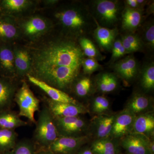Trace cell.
<instances>
[{
  "label": "cell",
  "instance_id": "1",
  "mask_svg": "<svg viewBox=\"0 0 154 154\" xmlns=\"http://www.w3.org/2000/svg\"><path fill=\"white\" fill-rule=\"evenodd\" d=\"M28 49V75L66 93L72 91L85 57L77 40L60 34Z\"/></svg>",
  "mask_w": 154,
  "mask_h": 154
},
{
  "label": "cell",
  "instance_id": "2",
  "mask_svg": "<svg viewBox=\"0 0 154 154\" xmlns=\"http://www.w3.org/2000/svg\"><path fill=\"white\" fill-rule=\"evenodd\" d=\"M54 17L60 28V34L78 39L92 36L96 27L87 3L76 2L62 6L55 11Z\"/></svg>",
  "mask_w": 154,
  "mask_h": 154
},
{
  "label": "cell",
  "instance_id": "3",
  "mask_svg": "<svg viewBox=\"0 0 154 154\" xmlns=\"http://www.w3.org/2000/svg\"><path fill=\"white\" fill-rule=\"evenodd\" d=\"M87 3L90 13L99 25L110 29L118 28L124 8L123 1L93 0Z\"/></svg>",
  "mask_w": 154,
  "mask_h": 154
},
{
  "label": "cell",
  "instance_id": "4",
  "mask_svg": "<svg viewBox=\"0 0 154 154\" xmlns=\"http://www.w3.org/2000/svg\"><path fill=\"white\" fill-rule=\"evenodd\" d=\"M33 141L37 148H48L60 136L54 119L46 105L38 111Z\"/></svg>",
  "mask_w": 154,
  "mask_h": 154
},
{
  "label": "cell",
  "instance_id": "5",
  "mask_svg": "<svg viewBox=\"0 0 154 154\" xmlns=\"http://www.w3.org/2000/svg\"><path fill=\"white\" fill-rule=\"evenodd\" d=\"M17 21L20 36L30 41H37L52 28L51 22L40 15H31Z\"/></svg>",
  "mask_w": 154,
  "mask_h": 154
},
{
  "label": "cell",
  "instance_id": "6",
  "mask_svg": "<svg viewBox=\"0 0 154 154\" xmlns=\"http://www.w3.org/2000/svg\"><path fill=\"white\" fill-rule=\"evenodd\" d=\"M14 101L19 107V116L25 117L35 124L36 120L34 115L36 112L40 110V101L35 96L25 80L17 90Z\"/></svg>",
  "mask_w": 154,
  "mask_h": 154
},
{
  "label": "cell",
  "instance_id": "7",
  "mask_svg": "<svg viewBox=\"0 0 154 154\" xmlns=\"http://www.w3.org/2000/svg\"><path fill=\"white\" fill-rule=\"evenodd\" d=\"M140 65L134 56L130 54L109 66L116 76L128 84L137 78Z\"/></svg>",
  "mask_w": 154,
  "mask_h": 154
},
{
  "label": "cell",
  "instance_id": "8",
  "mask_svg": "<svg viewBox=\"0 0 154 154\" xmlns=\"http://www.w3.org/2000/svg\"><path fill=\"white\" fill-rule=\"evenodd\" d=\"M54 119L60 137L81 136L87 127L86 122L79 116Z\"/></svg>",
  "mask_w": 154,
  "mask_h": 154
},
{
  "label": "cell",
  "instance_id": "9",
  "mask_svg": "<svg viewBox=\"0 0 154 154\" xmlns=\"http://www.w3.org/2000/svg\"><path fill=\"white\" fill-rule=\"evenodd\" d=\"M88 140L87 137L60 136L48 148L54 154H76Z\"/></svg>",
  "mask_w": 154,
  "mask_h": 154
},
{
  "label": "cell",
  "instance_id": "10",
  "mask_svg": "<svg viewBox=\"0 0 154 154\" xmlns=\"http://www.w3.org/2000/svg\"><path fill=\"white\" fill-rule=\"evenodd\" d=\"M46 106L54 118L79 116L87 112L85 107L79 103L56 102L49 98L45 99Z\"/></svg>",
  "mask_w": 154,
  "mask_h": 154
},
{
  "label": "cell",
  "instance_id": "11",
  "mask_svg": "<svg viewBox=\"0 0 154 154\" xmlns=\"http://www.w3.org/2000/svg\"><path fill=\"white\" fill-rule=\"evenodd\" d=\"M0 77L17 78L13 43L0 42Z\"/></svg>",
  "mask_w": 154,
  "mask_h": 154
},
{
  "label": "cell",
  "instance_id": "12",
  "mask_svg": "<svg viewBox=\"0 0 154 154\" xmlns=\"http://www.w3.org/2000/svg\"><path fill=\"white\" fill-rule=\"evenodd\" d=\"M146 19L144 11L124 7L120 22L122 32L136 33Z\"/></svg>",
  "mask_w": 154,
  "mask_h": 154
},
{
  "label": "cell",
  "instance_id": "13",
  "mask_svg": "<svg viewBox=\"0 0 154 154\" xmlns=\"http://www.w3.org/2000/svg\"><path fill=\"white\" fill-rule=\"evenodd\" d=\"M96 21V20H95ZM96 27L92 36L99 48L104 52H111L112 46L119 34L118 28L110 29L100 26L96 22Z\"/></svg>",
  "mask_w": 154,
  "mask_h": 154
},
{
  "label": "cell",
  "instance_id": "14",
  "mask_svg": "<svg viewBox=\"0 0 154 154\" xmlns=\"http://www.w3.org/2000/svg\"><path fill=\"white\" fill-rule=\"evenodd\" d=\"M17 78L26 77L31 69V60L28 48L13 44Z\"/></svg>",
  "mask_w": 154,
  "mask_h": 154
},
{
  "label": "cell",
  "instance_id": "15",
  "mask_svg": "<svg viewBox=\"0 0 154 154\" xmlns=\"http://www.w3.org/2000/svg\"><path fill=\"white\" fill-rule=\"evenodd\" d=\"M20 36L17 19L0 14V42L12 44Z\"/></svg>",
  "mask_w": 154,
  "mask_h": 154
},
{
  "label": "cell",
  "instance_id": "16",
  "mask_svg": "<svg viewBox=\"0 0 154 154\" xmlns=\"http://www.w3.org/2000/svg\"><path fill=\"white\" fill-rule=\"evenodd\" d=\"M136 116L125 109L115 116L111 135L113 137H124L131 132Z\"/></svg>",
  "mask_w": 154,
  "mask_h": 154
},
{
  "label": "cell",
  "instance_id": "17",
  "mask_svg": "<svg viewBox=\"0 0 154 154\" xmlns=\"http://www.w3.org/2000/svg\"><path fill=\"white\" fill-rule=\"evenodd\" d=\"M149 138L141 135L131 134L125 136L121 145L128 154H150Z\"/></svg>",
  "mask_w": 154,
  "mask_h": 154
},
{
  "label": "cell",
  "instance_id": "18",
  "mask_svg": "<svg viewBox=\"0 0 154 154\" xmlns=\"http://www.w3.org/2000/svg\"><path fill=\"white\" fill-rule=\"evenodd\" d=\"M26 77L30 82L44 91L49 97L48 98L53 101L73 104L79 103L77 100L69 96L67 93L59 90L57 88H54L30 75H27Z\"/></svg>",
  "mask_w": 154,
  "mask_h": 154
},
{
  "label": "cell",
  "instance_id": "19",
  "mask_svg": "<svg viewBox=\"0 0 154 154\" xmlns=\"http://www.w3.org/2000/svg\"><path fill=\"white\" fill-rule=\"evenodd\" d=\"M14 79L0 77V111L11 109L18 90Z\"/></svg>",
  "mask_w": 154,
  "mask_h": 154
},
{
  "label": "cell",
  "instance_id": "20",
  "mask_svg": "<svg viewBox=\"0 0 154 154\" xmlns=\"http://www.w3.org/2000/svg\"><path fill=\"white\" fill-rule=\"evenodd\" d=\"M33 4L29 0H1L0 14L15 18L28 11Z\"/></svg>",
  "mask_w": 154,
  "mask_h": 154
},
{
  "label": "cell",
  "instance_id": "21",
  "mask_svg": "<svg viewBox=\"0 0 154 154\" xmlns=\"http://www.w3.org/2000/svg\"><path fill=\"white\" fill-rule=\"evenodd\" d=\"M137 77L139 78V85L145 93L153 91L154 89V60L149 58L140 65Z\"/></svg>",
  "mask_w": 154,
  "mask_h": 154
},
{
  "label": "cell",
  "instance_id": "22",
  "mask_svg": "<svg viewBox=\"0 0 154 154\" xmlns=\"http://www.w3.org/2000/svg\"><path fill=\"white\" fill-rule=\"evenodd\" d=\"M132 133L141 135L149 138L154 134V117L151 113H143L136 116Z\"/></svg>",
  "mask_w": 154,
  "mask_h": 154
},
{
  "label": "cell",
  "instance_id": "23",
  "mask_svg": "<svg viewBox=\"0 0 154 154\" xmlns=\"http://www.w3.org/2000/svg\"><path fill=\"white\" fill-rule=\"evenodd\" d=\"M97 90L103 94H107L115 91L119 86L118 78L113 72L103 71L96 76Z\"/></svg>",
  "mask_w": 154,
  "mask_h": 154
},
{
  "label": "cell",
  "instance_id": "24",
  "mask_svg": "<svg viewBox=\"0 0 154 154\" xmlns=\"http://www.w3.org/2000/svg\"><path fill=\"white\" fill-rule=\"evenodd\" d=\"M139 36L145 48L146 51L153 54L154 51V18L146 19L136 32Z\"/></svg>",
  "mask_w": 154,
  "mask_h": 154
},
{
  "label": "cell",
  "instance_id": "25",
  "mask_svg": "<svg viewBox=\"0 0 154 154\" xmlns=\"http://www.w3.org/2000/svg\"><path fill=\"white\" fill-rule=\"evenodd\" d=\"M119 36L127 54L136 52H146L145 48L136 33H119Z\"/></svg>",
  "mask_w": 154,
  "mask_h": 154
},
{
  "label": "cell",
  "instance_id": "26",
  "mask_svg": "<svg viewBox=\"0 0 154 154\" xmlns=\"http://www.w3.org/2000/svg\"><path fill=\"white\" fill-rule=\"evenodd\" d=\"M27 124L26 122L20 118L18 113L11 109L0 111V128L15 130Z\"/></svg>",
  "mask_w": 154,
  "mask_h": 154
},
{
  "label": "cell",
  "instance_id": "27",
  "mask_svg": "<svg viewBox=\"0 0 154 154\" xmlns=\"http://www.w3.org/2000/svg\"><path fill=\"white\" fill-rule=\"evenodd\" d=\"M150 103L149 98L142 92H135L129 99L125 109L136 114L146 110Z\"/></svg>",
  "mask_w": 154,
  "mask_h": 154
},
{
  "label": "cell",
  "instance_id": "28",
  "mask_svg": "<svg viewBox=\"0 0 154 154\" xmlns=\"http://www.w3.org/2000/svg\"><path fill=\"white\" fill-rule=\"evenodd\" d=\"M80 48L85 57L92 58L96 60L102 61L105 57L89 36L81 37L78 40Z\"/></svg>",
  "mask_w": 154,
  "mask_h": 154
},
{
  "label": "cell",
  "instance_id": "29",
  "mask_svg": "<svg viewBox=\"0 0 154 154\" xmlns=\"http://www.w3.org/2000/svg\"><path fill=\"white\" fill-rule=\"evenodd\" d=\"M16 131L0 128V154L12 151L17 143Z\"/></svg>",
  "mask_w": 154,
  "mask_h": 154
},
{
  "label": "cell",
  "instance_id": "30",
  "mask_svg": "<svg viewBox=\"0 0 154 154\" xmlns=\"http://www.w3.org/2000/svg\"><path fill=\"white\" fill-rule=\"evenodd\" d=\"M115 116H101L96 123V136L99 139L108 138L111 135Z\"/></svg>",
  "mask_w": 154,
  "mask_h": 154
},
{
  "label": "cell",
  "instance_id": "31",
  "mask_svg": "<svg viewBox=\"0 0 154 154\" xmlns=\"http://www.w3.org/2000/svg\"><path fill=\"white\" fill-rule=\"evenodd\" d=\"M90 76L80 75L76 80L72 90H73L76 96L79 97H85L91 93L93 84Z\"/></svg>",
  "mask_w": 154,
  "mask_h": 154
},
{
  "label": "cell",
  "instance_id": "32",
  "mask_svg": "<svg viewBox=\"0 0 154 154\" xmlns=\"http://www.w3.org/2000/svg\"><path fill=\"white\" fill-rule=\"evenodd\" d=\"M91 150L94 154H116V146L108 138L99 139L93 143Z\"/></svg>",
  "mask_w": 154,
  "mask_h": 154
},
{
  "label": "cell",
  "instance_id": "33",
  "mask_svg": "<svg viewBox=\"0 0 154 154\" xmlns=\"http://www.w3.org/2000/svg\"><path fill=\"white\" fill-rule=\"evenodd\" d=\"M36 150L33 140L24 139L17 142L12 151L14 154H36Z\"/></svg>",
  "mask_w": 154,
  "mask_h": 154
},
{
  "label": "cell",
  "instance_id": "34",
  "mask_svg": "<svg viewBox=\"0 0 154 154\" xmlns=\"http://www.w3.org/2000/svg\"><path fill=\"white\" fill-rule=\"evenodd\" d=\"M111 52V57L108 63L109 65L121 59L127 54L125 49L122 45L119 34L113 43Z\"/></svg>",
  "mask_w": 154,
  "mask_h": 154
},
{
  "label": "cell",
  "instance_id": "35",
  "mask_svg": "<svg viewBox=\"0 0 154 154\" xmlns=\"http://www.w3.org/2000/svg\"><path fill=\"white\" fill-rule=\"evenodd\" d=\"M102 69V66L95 59L85 57L83 60L82 63V71L84 75H91L93 73Z\"/></svg>",
  "mask_w": 154,
  "mask_h": 154
},
{
  "label": "cell",
  "instance_id": "36",
  "mask_svg": "<svg viewBox=\"0 0 154 154\" xmlns=\"http://www.w3.org/2000/svg\"><path fill=\"white\" fill-rule=\"evenodd\" d=\"M110 103L108 99L104 96H97L94 98L92 103L93 112L101 114L109 109Z\"/></svg>",
  "mask_w": 154,
  "mask_h": 154
},
{
  "label": "cell",
  "instance_id": "37",
  "mask_svg": "<svg viewBox=\"0 0 154 154\" xmlns=\"http://www.w3.org/2000/svg\"><path fill=\"white\" fill-rule=\"evenodd\" d=\"M123 2L125 7L134 9V10L143 11L140 8L136 0H125V1H123Z\"/></svg>",
  "mask_w": 154,
  "mask_h": 154
},
{
  "label": "cell",
  "instance_id": "38",
  "mask_svg": "<svg viewBox=\"0 0 154 154\" xmlns=\"http://www.w3.org/2000/svg\"><path fill=\"white\" fill-rule=\"evenodd\" d=\"M154 12V1H150L149 3L147 5L146 9L144 10V12L145 13V18L146 19L148 18L150 15H153Z\"/></svg>",
  "mask_w": 154,
  "mask_h": 154
},
{
  "label": "cell",
  "instance_id": "39",
  "mask_svg": "<svg viewBox=\"0 0 154 154\" xmlns=\"http://www.w3.org/2000/svg\"><path fill=\"white\" fill-rule=\"evenodd\" d=\"M36 154H54L48 148H37Z\"/></svg>",
  "mask_w": 154,
  "mask_h": 154
},
{
  "label": "cell",
  "instance_id": "40",
  "mask_svg": "<svg viewBox=\"0 0 154 154\" xmlns=\"http://www.w3.org/2000/svg\"><path fill=\"white\" fill-rule=\"evenodd\" d=\"M77 154H94L91 149L85 148L79 150L77 152Z\"/></svg>",
  "mask_w": 154,
  "mask_h": 154
},
{
  "label": "cell",
  "instance_id": "41",
  "mask_svg": "<svg viewBox=\"0 0 154 154\" xmlns=\"http://www.w3.org/2000/svg\"><path fill=\"white\" fill-rule=\"evenodd\" d=\"M45 2V3H46L47 5H55L59 1H57V0H51V1H46Z\"/></svg>",
  "mask_w": 154,
  "mask_h": 154
},
{
  "label": "cell",
  "instance_id": "42",
  "mask_svg": "<svg viewBox=\"0 0 154 154\" xmlns=\"http://www.w3.org/2000/svg\"><path fill=\"white\" fill-rule=\"evenodd\" d=\"M1 154H13V151H8L5 152Z\"/></svg>",
  "mask_w": 154,
  "mask_h": 154
}]
</instances>
